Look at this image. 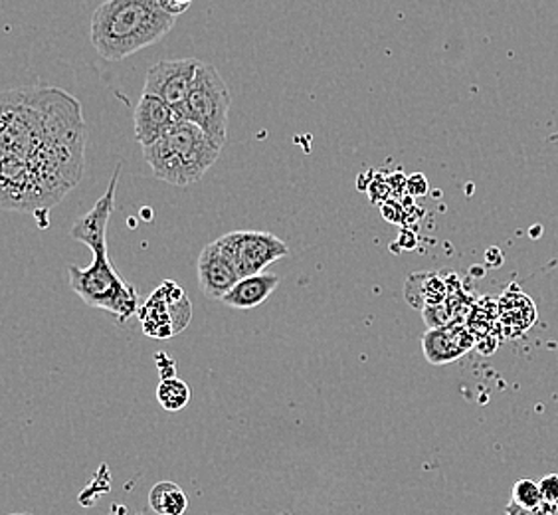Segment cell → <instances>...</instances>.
Masks as SVG:
<instances>
[{"mask_svg":"<svg viewBox=\"0 0 558 515\" xmlns=\"http://www.w3.org/2000/svg\"><path fill=\"white\" fill-rule=\"evenodd\" d=\"M226 252L232 256L242 278L254 276L290 254V248L276 235L258 230H236L218 238Z\"/></svg>","mask_w":558,"mask_h":515,"instance_id":"cell-7","label":"cell"},{"mask_svg":"<svg viewBox=\"0 0 558 515\" xmlns=\"http://www.w3.org/2000/svg\"><path fill=\"white\" fill-rule=\"evenodd\" d=\"M475 345V337L463 325H441L432 327L422 337V351L429 366H448L463 355L470 354Z\"/></svg>","mask_w":558,"mask_h":515,"instance_id":"cell-11","label":"cell"},{"mask_svg":"<svg viewBox=\"0 0 558 515\" xmlns=\"http://www.w3.org/2000/svg\"><path fill=\"white\" fill-rule=\"evenodd\" d=\"M555 512L548 507V505H543V507H538V510H525V507H521V505H517L515 502H509L507 507H505V515H553Z\"/></svg>","mask_w":558,"mask_h":515,"instance_id":"cell-18","label":"cell"},{"mask_svg":"<svg viewBox=\"0 0 558 515\" xmlns=\"http://www.w3.org/2000/svg\"><path fill=\"white\" fill-rule=\"evenodd\" d=\"M177 16L159 0H104L92 16V44L109 62L125 60L171 33Z\"/></svg>","mask_w":558,"mask_h":515,"instance_id":"cell-1","label":"cell"},{"mask_svg":"<svg viewBox=\"0 0 558 515\" xmlns=\"http://www.w3.org/2000/svg\"><path fill=\"white\" fill-rule=\"evenodd\" d=\"M541 492H543V500L545 505H548L553 512L558 510V474H548L541 482Z\"/></svg>","mask_w":558,"mask_h":515,"instance_id":"cell-17","label":"cell"},{"mask_svg":"<svg viewBox=\"0 0 558 515\" xmlns=\"http://www.w3.org/2000/svg\"><path fill=\"white\" fill-rule=\"evenodd\" d=\"M279 276L259 272L254 276L240 278L236 286L226 294L222 303L234 310H254L278 290Z\"/></svg>","mask_w":558,"mask_h":515,"instance_id":"cell-13","label":"cell"},{"mask_svg":"<svg viewBox=\"0 0 558 515\" xmlns=\"http://www.w3.org/2000/svg\"><path fill=\"white\" fill-rule=\"evenodd\" d=\"M179 121L177 109L169 106L165 99L153 94H141L140 101L133 111L135 137L141 147H149L161 140L162 135Z\"/></svg>","mask_w":558,"mask_h":515,"instance_id":"cell-12","label":"cell"},{"mask_svg":"<svg viewBox=\"0 0 558 515\" xmlns=\"http://www.w3.org/2000/svg\"><path fill=\"white\" fill-rule=\"evenodd\" d=\"M14 515H28V514H14Z\"/></svg>","mask_w":558,"mask_h":515,"instance_id":"cell-20","label":"cell"},{"mask_svg":"<svg viewBox=\"0 0 558 515\" xmlns=\"http://www.w3.org/2000/svg\"><path fill=\"white\" fill-rule=\"evenodd\" d=\"M196 268H198L201 290L215 300H222L242 278L234 260L226 252L220 240H215L203 248Z\"/></svg>","mask_w":558,"mask_h":515,"instance_id":"cell-9","label":"cell"},{"mask_svg":"<svg viewBox=\"0 0 558 515\" xmlns=\"http://www.w3.org/2000/svg\"><path fill=\"white\" fill-rule=\"evenodd\" d=\"M149 505L157 515H184L189 510V498L179 483L159 482L150 488Z\"/></svg>","mask_w":558,"mask_h":515,"instance_id":"cell-14","label":"cell"},{"mask_svg":"<svg viewBox=\"0 0 558 515\" xmlns=\"http://www.w3.org/2000/svg\"><path fill=\"white\" fill-rule=\"evenodd\" d=\"M28 97L38 109L43 125V143L62 149L84 153L87 129L82 106L75 97L56 87H26Z\"/></svg>","mask_w":558,"mask_h":515,"instance_id":"cell-4","label":"cell"},{"mask_svg":"<svg viewBox=\"0 0 558 515\" xmlns=\"http://www.w3.org/2000/svg\"><path fill=\"white\" fill-rule=\"evenodd\" d=\"M68 278L80 300L89 308L113 313L119 322H128L140 312V294L119 276L108 252H94V262L87 268L68 266Z\"/></svg>","mask_w":558,"mask_h":515,"instance_id":"cell-3","label":"cell"},{"mask_svg":"<svg viewBox=\"0 0 558 515\" xmlns=\"http://www.w3.org/2000/svg\"><path fill=\"white\" fill-rule=\"evenodd\" d=\"M220 153L222 147L189 119H179L161 140L143 147V157L153 175L181 189L201 181Z\"/></svg>","mask_w":558,"mask_h":515,"instance_id":"cell-2","label":"cell"},{"mask_svg":"<svg viewBox=\"0 0 558 515\" xmlns=\"http://www.w3.org/2000/svg\"><path fill=\"white\" fill-rule=\"evenodd\" d=\"M159 2H161L162 9L172 14V16H181L193 4V0H159Z\"/></svg>","mask_w":558,"mask_h":515,"instance_id":"cell-19","label":"cell"},{"mask_svg":"<svg viewBox=\"0 0 558 515\" xmlns=\"http://www.w3.org/2000/svg\"><path fill=\"white\" fill-rule=\"evenodd\" d=\"M119 175H121V163L109 181L108 191L94 204V208L87 215L77 218V223L72 228V238L86 244L92 252H108V225L116 208Z\"/></svg>","mask_w":558,"mask_h":515,"instance_id":"cell-10","label":"cell"},{"mask_svg":"<svg viewBox=\"0 0 558 515\" xmlns=\"http://www.w3.org/2000/svg\"><path fill=\"white\" fill-rule=\"evenodd\" d=\"M141 325L153 339H171L193 320V306L177 282H162L140 308Z\"/></svg>","mask_w":558,"mask_h":515,"instance_id":"cell-6","label":"cell"},{"mask_svg":"<svg viewBox=\"0 0 558 515\" xmlns=\"http://www.w3.org/2000/svg\"><path fill=\"white\" fill-rule=\"evenodd\" d=\"M198 65L201 62L194 58L161 60L147 72L143 92L161 97L169 106L177 109V113H181L186 104V97L193 89Z\"/></svg>","mask_w":558,"mask_h":515,"instance_id":"cell-8","label":"cell"},{"mask_svg":"<svg viewBox=\"0 0 558 515\" xmlns=\"http://www.w3.org/2000/svg\"><path fill=\"white\" fill-rule=\"evenodd\" d=\"M511 502L525 507V510H538L545 505L541 486L529 478H523L511 488Z\"/></svg>","mask_w":558,"mask_h":515,"instance_id":"cell-16","label":"cell"},{"mask_svg":"<svg viewBox=\"0 0 558 515\" xmlns=\"http://www.w3.org/2000/svg\"><path fill=\"white\" fill-rule=\"evenodd\" d=\"M191 386L179 376H162L157 386V400L167 412H179L191 403Z\"/></svg>","mask_w":558,"mask_h":515,"instance_id":"cell-15","label":"cell"},{"mask_svg":"<svg viewBox=\"0 0 558 515\" xmlns=\"http://www.w3.org/2000/svg\"><path fill=\"white\" fill-rule=\"evenodd\" d=\"M232 96L215 65L201 62L194 77L193 89L186 97L179 118L189 119L205 129L213 140L225 147L228 140V116Z\"/></svg>","mask_w":558,"mask_h":515,"instance_id":"cell-5","label":"cell"}]
</instances>
